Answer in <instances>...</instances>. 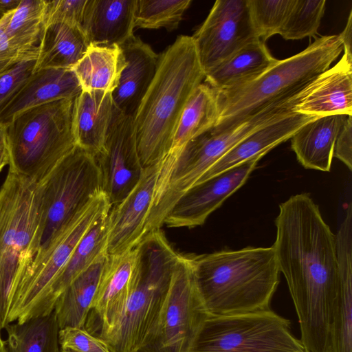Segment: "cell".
I'll return each mask as SVG.
<instances>
[{"label":"cell","mask_w":352,"mask_h":352,"mask_svg":"<svg viewBox=\"0 0 352 352\" xmlns=\"http://www.w3.org/2000/svg\"><path fill=\"white\" fill-rule=\"evenodd\" d=\"M36 60H23L0 74V112L33 74Z\"/></svg>","instance_id":"obj_37"},{"label":"cell","mask_w":352,"mask_h":352,"mask_svg":"<svg viewBox=\"0 0 352 352\" xmlns=\"http://www.w3.org/2000/svg\"><path fill=\"white\" fill-rule=\"evenodd\" d=\"M136 254L134 248L120 255H109L90 311L101 339L118 325L135 288Z\"/></svg>","instance_id":"obj_17"},{"label":"cell","mask_w":352,"mask_h":352,"mask_svg":"<svg viewBox=\"0 0 352 352\" xmlns=\"http://www.w3.org/2000/svg\"><path fill=\"white\" fill-rule=\"evenodd\" d=\"M41 221L39 184L9 170L0 188V331L37 254Z\"/></svg>","instance_id":"obj_6"},{"label":"cell","mask_w":352,"mask_h":352,"mask_svg":"<svg viewBox=\"0 0 352 352\" xmlns=\"http://www.w3.org/2000/svg\"><path fill=\"white\" fill-rule=\"evenodd\" d=\"M3 14H4L3 13H2L1 12H0V19L3 16Z\"/></svg>","instance_id":"obj_48"},{"label":"cell","mask_w":352,"mask_h":352,"mask_svg":"<svg viewBox=\"0 0 352 352\" xmlns=\"http://www.w3.org/2000/svg\"><path fill=\"white\" fill-rule=\"evenodd\" d=\"M126 65L120 46L90 44L82 58L72 68L82 91L112 93Z\"/></svg>","instance_id":"obj_29"},{"label":"cell","mask_w":352,"mask_h":352,"mask_svg":"<svg viewBox=\"0 0 352 352\" xmlns=\"http://www.w3.org/2000/svg\"><path fill=\"white\" fill-rule=\"evenodd\" d=\"M82 88L72 69L47 68L30 76L0 112V122L8 123L30 108L63 99H75Z\"/></svg>","instance_id":"obj_20"},{"label":"cell","mask_w":352,"mask_h":352,"mask_svg":"<svg viewBox=\"0 0 352 352\" xmlns=\"http://www.w3.org/2000/svg\"><path fill=\"white\" fill-rule=\"evenodd\" d=\"M204 78L192 36H177L158 56L155 76L133 116L144 168L160 162L169 152L182 111Z\"/></svg>","instance_id":"obj_2"},{"label":"cell","mask_w":352,"mask_h":352,"mask_svg":"<svg viewBox=\"0 0 352 352\" xmlns=\"http://www.w3.org/2000/svg\"><path fill=\"white\" fill-rule=\"evenodd\" d=\"M7 123L0 122V148H6Z\"/></svg>","instance_id":"obj_43"},{"label":"cell","mask_w":352,"mask_h":352,"mask_svg":"<svg viewBox=\"0 0 352 352\" xmlns=\"http://www.w3.org/2000/svg\"><path fill=\"white\" fill-rule=\"evenodd\" d=\"M9 164V156L6 148H0V172Z\"/></svg>","instance_id":"obj_44"},{"label":"cell","mask_w":352,"mask_h":352,"mask_svg":"<svg viewBox=\"0 0 352 352\" xmlns=\"http://www.w3.org/2000/svg\"><path fill=\"white\" fill-rule=\"evenodd\" d=\"M290 321L270 309L209 316L192 352H304Z\"/></svg>","instance_id":"obj_10"},{"label":"cell","mask_w":352,"mask_h":352,"mask_svg":"<svg viewBox=\"0 0 352 352\" xmlns=\"http://www.w3.org/2000/svg\"><path fill=\"white\" fill-rule=\"evenodd\" d=\"M277 60L265 42L257 40L206 73L204 82L219 92L232 89L255 79Z\"/></svg>","instance_id":"obj_28"},{"label":"cell","mask_w":352,"mask_h":352,"mask_svg":"<svg viewBox=\"0 0 352 352\" xmlns=\"http://www.w3.org/2000/svg\"><path fill=\"white\" fill-rule=\"evenodd\" d=\"M95 157L101 176L102 190L111 206H114L135 186L144 169L138 153L133 116L113 107L103 148Z\"/></svg>","instance_id":"obj_14"},{"label":"cell","mask_w":352,"mask_h":352,"mask_svg":"<svg viewBox=\"0 0 352 352\" xmlns=\"http://www.w3.org/2000/svg\"><path fill=\"white\" fill-rule=\"evenodd\" d=\"M8 352H59V327L53 311L47 316L6 327Z\"/></svg>","instance_id":"obj_31"},{"label":"cell","mask_w":352,"mask_h":352,"mask_svg":"<svg viewBox=\"0 0 352 352\" xmlns=\"http://www.w3.org/2000/svg\"><path fill=\"white\" fill-rule=\"evenodd\" d=\"M325 0H295L279 34L285 40H299L318 34Z\"/></svg>","instance_id":"obj_34"},{"label":"cell","mask_w":352,"mask_h":352,"mask_svg":"<svg viewBox=\"0 0 352 352\" xmlns=\"http://www.w3.org/2000/svg\"><path fill=\"white\" fill-rule=\"evenodd\" d=\"M304 352H307V351H304Z\"/></svg>","instance_id":"obj_49"},{"label":"cell","mask_w":352,"mask_h":352,"mask_svg":"<svg viewBox=\"0 0 352 352\" xmlns=\"http://www.w3.org/2000/svg\"><path fill=\"white\" fill-rule=\"evenodd\" d=\"M109 255H101L80 274L57 299L54 311L60 329H85Z\"/></svg>","instance_id":"obj_27"},{"label":"cell","mask_w":352,"mask_h":352,"mask_svg":"<svg viewBox=\"0 0 352 352\" xmlns=\"http://www.w3.org/2000/svg\"><path fill=\"white\" fill-rule=\"evenodd\" d=\"M352 116H348L335 142L333 156L352 168Z\"/></svg>","instance_id":"obj_39"},{"label":"cell","mask_w":352,"mask_h":352,"mask_svg":"<svg viewBox=\"0 0 352 352\" xmlns=\"http://www.w3.org/2000/svg\"><path fill=\"white\" fill-rule=\"evenodd\" d=\"M42 212L41 258L102 192L95 156L76 146L39 184Z\"/></svg>","instance_id":"obj_9"},{"label":"cell","mask_w":352,"mask_h":352,"mask_svg":"<svg viewBox=\"0 0 352 352\" xmlns=\"http://www.w3.org/2000/svg\"><path fill=\"white\" fill-rule=\"evenodd\" d=\"M352 10H351L346 25L344 30L339 34L343 45L344 54L352 57L351 34H352Z\"/></svg>","instance_id":"obj_41"},{"label":"cell","mask_w":352,"mask_h":352,"mask_svg":"<svg viewBox=\"0 0 352 352\" xmlns=\"http://www.w3.org/2000/svg\"><path fill=\"white\" fill-rule=\"evenodd\" d=\"M87 2V0L47 1L44 25L61 22L82 28Z\"/></svg>","instance_id":"obj_38"},{"label":"cell","mask_w":352,"mask_h":352,"mask_svg":"<svg viewBox=\"0 0 352 352\" xmlns=\"http://www.w3.org/2000/svg\"><path fill=\"white\" fill-rule=\"evenodd\" d=\"M109 210L102 214L80 239L65 266L34 311L31 319L50 314L57 299L71 283L101 255L107 254Z\"/></svg>","instance_id":"obj_23"},{"label":"cell","mask_w":352,"mask_h":352,"mask_svg":"<svg viewBox=\"0 0 352 352\" xmlns=\"http://www.w3.org/2000/svg\"><path fill=\"white\" fill-rule=\"evenodd\" d=\"M14 64H16V63H14L13 62H10V61H0V74L8 70Z\"/></svg>","instance_id":"obj_45"},{"label":"cell","mask_w":352,"mask_h":352,"mask_svg":"<svg viewBox=\"0 0 352 352\" xmlns=\"http://www.w3.org/2000/svg\"><path fill=\"white\" fill-rule=\"evenodd\" d=\"M13 11L4 14L0 19V61L16 63L23 60L34 58L28 57L15 48L6 34V28Z\"/></svg>","instance_id":"obj_40"},{"label":"cell","mask_w":352,"mask_h":352,"mask_svg":"<svg viewBox=\"0 0 352 352\" xmlns=\"http://www.w3.org/2000/svg\"><path fill=\"white\" fill-rule=\"evenodd\" d=\"M59 352H74V351H72L71 350H67V349H60Z\"/></svg>","instance_id":"obj_47"},{"label":"cell","mask_w":352,"mask_h":352,"mask_svg":"<svg viewBox=\"0 0 352 352\" xmlns=\"http://www.w3.org/2000/svg\"><path fill=\"white\" fill-rule=\"evenodd\" d=\"M304 91L273 103L243 122L224 130L212 129L169 151L160 161L145 232L159 230L177 200L223 155L252 133L292 112Z\"/></svg>","instance_id":"obj_4"},{"label":"cell","mask_w":352,"mask_h":352,"mask_svg":"<svg viewBox=\"0 0 352 352\" xmlns=\"http://www.w3.org/2000/svg\"><path fill=\"white\" fill-rule=\"evenodd\" d=\"M192 37L205 75L244 46L260 40L248 0L216 1Z\"/></svg>","instance_id":"obj_13"},{"label":"cell","mask_w":352,"mask_h":352,"mask_svg":"<svg viewBox=\"0 0 352 352\" xmlns=\"http://www.w3.org/2000/svg\"><path fill=\"white\" fill-rule=\"evenodd\" d=\"M120 47L126 65L111 93L113 103L116 109L133 117L155 76L159 55L135 36Z\"/></svg>","instance_id":"obj_19"},{"label":"cell","mask_w":352,"mask_h":352,"mask_svg":"<svg viewBox=\"0 0 352 352\" xmlns=\"http://www.w3.org/2000/svg\"><path fill=\"white\" fill-rule=\"evenodd\" d=\"M210 315L187 255H179L154 326L140 352H192Z\"/></svg>","instance_id":"obj_11"},{"label":"cell","mask_w":352,"mask_h":352,"mask_svg":"<svg viewBox=\"0 0 352 352\" xmlns=\"http://www.w3.org/2000/svg\"><path fill=\"white\" fill-rule=\"evenodd\" d=\"M318 117L294 111L266 124L235 144L197 183L220 174L256 156L265 155L277 145L290 139L304 124Z\"/></svg>","instance_id":"obj_21"},{"label":"cell","mask_w":352,"mask_h":352,"mask_svg":"<svg viewBox=\"0 0 352 352\" xmlns=\"http://www.w3.org/2000/svg\"><path fill=\"white\" fill-rule=\"evenodd\" d=\"M348 116L318 118L301 126L290 138L297 160L305 168L331 170L336 138Z\"/></svg>","instance_id":"obj_25"},{"label":"cell","mask_w":352,"mask_h":352,"mask_svg":"<svg viewBox=\"0 0 352 352\" xmlns=\"http://www.w3.org/2000/svg\"><path fill=\"white\" fill-rule=\"evenodd\" d=\"M295 0H248L251 18L260 40L279 34Z\"/></svg>","instance_id":"obj_35"},{"label":"cell","mask_w":352,"mask_h":352,"mask_svg":"<svg viewBox=\"0 0 352 352\" xmlns=\"http://www.w3.org/2000/svg\"><path fill=\"white\" fill-rule=\"evenodd\" d=\"M2 74V73H1Z\"/></svg>","instance_id":"obj_50"},{"label":"cell","mask_w":352,"mask_h":352,"mask_svg":"<svg viewBox=\"0 0 352 352\" xmlns=\"http://www.w3.org/2000/svg\"><path fill=\"white\" fill-rule=\"evenodd\" d=\"M136 0H87L82 30L90 44L121 46L133 34Z\"/></svg>","instance_id":"obj_22"},{"label":"cell","mask_w":352,"mask_h":352,"mask_svg":"<svg viewBox=\"0 0 352 352\" xmlns=\"http://www.w3.org/2000/svg\"><path fill=\"white\" fill-rule=\"evenodd\" d=\"M89 45L82 28L61 22L45 24L33 72L47 68L72 69Z\"/></svg>","instance_id":"obj_26"},{"label":"cell","mask_w":352,"mask_h":352,"mask_svg":"<svg viewBox=\"0 0 352 352\" xmlns=\"http://www.w3.org/2000/svg\"><path fill=\"white\" fill-rule=\"evenodd\" d=\"M135 248V288L120 323L102 339L111 352H140L154 326L180 255L160 229L146 234Z\"/></svg>","instance_id":"obj_7"},{"label":"cell","mask_w":352,"mask_h":352,"mask_svg":"<svg viewBox=\"0 0 352 352\" xmlns=\"http://www.w3.org/2000/svg\"><path fill=\"white\" fill-rule=\"evenodd\" d=\"M21 0H0V12L3 14L16 10Z\"/></svg>","instance_id":"obj_42"},{"label":"cell","mask_w":352,"mask_h":352,"mask_svg":"<svg viewBox=\"0 0 352 352\" xmlns=\"http://www.w3.org/2000/svg\"><path fill=\"white\" fill-rule=\"evenodd\" d=\"M294 111L318 118L352 116V57L343 54L333 67L318 76Z\"/></svg>","instance_id":"obj_18"},{"label":"cell","mask_w":352,"mask_h":352,"mask_svg":"<svg viewBox=\"0 0 352 352\" xmlns=\"http://www.w3.org/2000/svg\"><path fill=\"white\" fill-rule=\"evenodd\" d=\"M58 341L60 349L74 352H111L104 340L85 329L72 327L60 329Z\"/></svg>","instance_id":"obj_36"},{"label":"cell","mask_w":352,"mask_h":352,"mask_svg":"<svg viewBox=\"0 0 352 352\" xmlns=\"http://www.w3.org/2000/svg\"><path fill=\"white\" fill-rule=\"evenodd\" d=\"M47 4L46 0H21L6 28V34L14 47L34 59L38 55Z\"/></svg>","instance_id":"obj_32"},{"label":"cell","mask_w":352,"mask_h":352,"mask_svg":"<svg viewBox=\"0 0 352 352\" xmlns=\"http://www.w3.org/2000/svg\"><path fill=\"white\" fill-rule=\"evenodd\" d=\"M219 92L201 82L186 102L176 129L169 151H177L188 142L212 129L219 116Z\"/></svg>","instance_id":"obj_30"},{"label":"cell","mask_w":352,"mask_h":352,"mask_svg":"<svg viewBox=\"0 0 352 352\" xmlns=\"http://www.w3.org/2000/svg\"><path fill=\"white\" fill-rule=\"evenodd\" d=\"M0 352H8L7 346H6V342L5 340H3V338L1 337V331H0Z\"/></svg>","instance_id":"obj_46"},{"label":"cell","mask_w":352,"mask_h":352,"mask_svg":"<svg viewBox=\"0 0 352 352\" xmlns=\"http://www.w3.org/2000/svg\"><path fill=\"white\" fill-rule=\"evenodd\" d=\"M160 167V162L145 168L132 190L111 208L108 214V255L117 256L133 249L145 235Z\"/></svg>","instance_id":"obj_16"},{"label":"cell","mask_w":352,"mask_h":352,"mask_svg":"<svg viewBox=\"0 0 352 352\" xmlns=\"http://www.w3.org/2000/svg\"><path fill=\"white\" fill-rule=\"evenodd\" d=\"M342 50L339 34L322 36L300 53L278 60L255 79L232 89L217 91L219 116L212 129L224 130L300 92L328 69Z\"/></svg>","instance_id":"obj_5"},{"label":"cell","mask_w":352,"mask_h":352,"mask_svg":"<svg viewBox=\"0 0 352 352\" xmlns=\"http://www.w3.org/2000/svg\"><path fill=\"white\" fill-rule=\"evenodd\" d=\"M113 111L111 92L82 91L74 100L72 111L76 145L97 156L103 148Z\"/></svg>","instance_id":"obj_24"},{"label":"cell","mask_w":352,"mask_h":352,"mask_svg":"<svg viewBox=\"0 0 352 352\" xmlns=\"http://www.w3.org/2000/svg\"><path fill=\"white\" fill-rule=\"evenodd\" d=\"M74 100H59L30 108L7 123L10 170L40 184L74 149Z\"/></svg>","instance_id":"obj_8"},{"label":"cell","mask_w":352,"mask_h":352,"mask_svg":"<svg viewBox=\"0 0 352 352\" xmlns=\"http://www.w3.org/2000/svg\"><path fill=\"white\" fill-rule=\"evenodd\" d=\"M272 245L293 300L307 352H331L333 305L340 288L336 236L307 193L279 206Z\"/></svg>","instance_id":"obj_1"},{"label":"cell","mask_w":352,"mask_h":352,"mask_svg":"<svg viewBox=\"0 0 352 352\" xmlns=\"http://www.w3.org/2000/svg\"><path fill=\"white\" fill-rule=\"evenodd\" d=\"M187 256L210 316L270 309L280 273L272 246Z\"/></svg>","instance_id":"obj_3"},{"label":"cell","mask_w":352,"mask_h":352,"mask_svg":"<svg viewBox=\"0 0 352 352\" xmlns=\"http://www.w3.org/2000/svg\"><path fill=\"white\" fill-rule=\"evenodd\" d=\"M102 191L78 216L72 225L38 259L12 296L7 318L8 324L23 323L42 300L53 281L65 266L78 243L95 221L111 209Z\"/></svg>","instance_id":"obj_12"},{"label":"cell","mask_w":352,"mask_h":352,"mask_svg":"<svg viewBox=\"0 0 352 352\" xmlns=\"http://www.w3.org/2000/svg\"><path fill=\"white\" fill-rule=\"evenodd\" d=\"M263 156H256L193 185L174 204L164 225L190 228L203 225L212 212L244 184Z\"/></svg>","instance_id":"obj_15"},{"label":"cell","mask_w":352,"mask_h":352,"mask_svg":"<svg viewBox=\"0 0 352 352\" xmlns=\"http://www.w3.org/2000/svg\"><path fill=\"white\" fill-rule=\"evenodd\" d=\"M191 0H136L135 28L176 30Z\"/></svg>","instance_id":"obj_33"}]
</instances>
